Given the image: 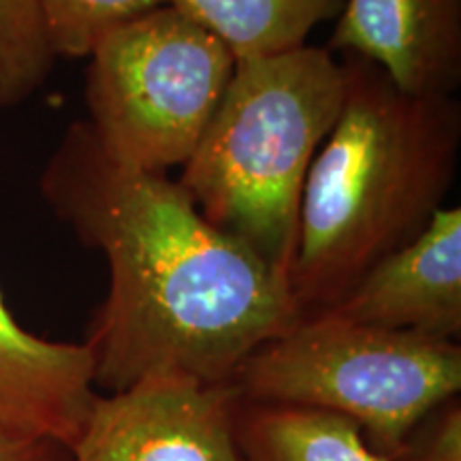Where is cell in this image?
<instances>
[{
  "instance_id": "2",
  "label": "cell",
  "mask_w": 461,
  "mask_h": 461,
  "mask_svg": "<svg viewBox=\"0 0 461 461\" xmlns=\"http://www.w3.org/2000/svg\"><path fill=\"white\" fill-rule=\"evenodd\" d=\"M346 95L310 165L288 285L303 314L333 308L380 258L428 227L461 152L455 96H412L342 54Z\"/></svg>"
},
{
  "instance_id": "1",
  "label": "cell",
  "mask_w": 461,
  "mask_h": 461,
  "mask_svg": "<svg viewBox=\"0 0 461 461\" xmlns=\"http://www.w3.org/2000/svg\"><path fill=\"white\" fill-rule=\"evenodd\" d=\"M39 186L107 261V295L84 344L109 393L149 376L230 383L303 316L285 276L205 221L167 173L113 163L86 120L68 126Z\"/></svg>"
},
{
  "instance_id": "8",
  "label": "cell",
  "mask_w": 461,
  "mask_h": 461,
  "mask_svg": "<svg viewBox=\"0 0 461 461\" xmlns=\"http://www.w3.org/2000/svg\"><path fill=\"white\" fill-rule=\"evenodd\" d=\"M327 50L374 62L412 96H455L461 0H346Z\"/></svg>"
},
{
  "instance_id": "4",
  "label": "cell",
  "mask_w": 461,
  "mask_h": 461,
  "mask_svg": "<svg viewBox=\"0 0 461 461\" xmlns=\"http://www.w3.org/2000/svg\"><path fill=\"white\" fill-rule=\"evenodd\" d=\"M230 383L244 402L353 420L367 447L393 461L420 420L457 397L461 346L321 310L255 350Z\"/></svg>"
},
{
  "instance_id": "3",
  "label": "cell",
  "mask_w": 461,
  "mask_h": 461,
  "mask_svg": "<svg viewBox=\"0 0 461 461\" xmlns=\"http://www.w3.org/2000/svg\"><path fill=\"white\" fill-rule=\"evenodd\" d=\"M346 95L342 60L302 45L235 60L180 186L205 221L288 280L310 165Z\"/></svg>"
},
{
  "instance_id": "9",
  "label": "cell",
  "mask_w": 461,
  "mask_h": 461,
  "mask_svg": "<svg viewBox=\"0 0 461 461\" xmlns=\"http://www.w3.org/2000/svg\"><path fill=\"white\" fill-rule=\"evenodd\" d=\"M96 395L88 346L34 336L0 293V429L71 447Z\"/></svg>"
},
{
  "instance_id": "11",
  "label": "cell",
  "mask_w": 461,
  "mask_h": 461,
  "mask_svg": "<svg viewBox=\"0 0 461 461\" xmlns=\"http://www.w3.org/2000/svg\"><path fill=\"white\" fill-rule=\"evenodd\" d=\"M227 45L235 60L305 45L319 24L338 20L346 0H173Z\"/></svg>"
},
{
  "instance_id": "7",
  "label": "cell",
  "mask_w": 461,
  "mask_h": 461,
  "mask_svg": "<svg viewBox=\"0 0 461 461\" xmlns=\"http://www.w3.org/2000/svg\"><path fill=\"white\" fill-rule=\"evenodd\" d=\"M327 310L361 325L457 342L461 333V207H440L417 238L380 258Z\"/></svg>"
},
{
  "instance_id": "12",
  "label": "cell",
  "mask_w": 461,
  "mask_h": 461,
  "mask_svg": "<svg viewBox=\"0 0 461 461\" xmlns=\"http://www.w3.org/2000/svg\"><path fill=\"white\" fill-rule=\"evenodd\" d=\"M54 62L37 0H0V109L31 99Z\"/></svg>"
},
{
  "instance_id": "10",
  "label": "cell",
  "mask_w": 461,
  "mask_h": 461,
  "mask_svg": "<svg viewBox=\"0 0 461 461\" xmlns=\"http://www.w3.org/2000/svg\"><path fill=\"white\" fill-rule=\"evenodd\" d=\"M235 429L246 461H384L353 420L312 408L240 400Z\"/></svg>"
},
{
  "instance_id": "5",
  "label": "cell",
  "mask_w": 461,
  "mask_h": 461,
  "mask_svg": "<svg viewBox=\"0 0 461 461\" xmlns=\"http://www.w3.org/2000/svg\"><path fill=\"white\" fill-rule=\"evenodd\" d=\"M88 58L86 124L113 163L146 173L186 165L235 68L227 45L176 5L113 28Z\"/></svg>"
},
{
  "instance_id": "14",
  "label": "cell",
  "mask_w": 461,
  "mask_h": 461,
  "mask_svg": "<svg viewBox=\"0 0 461 461\" xmlns=\"http://www.w3.org/2000/svg\"><path fill=\"white\" fill-rule=\"evenodd\" d=\"M393 461H461V406L448 400L431 411Z\"/></svg>"
},
{
  "instance_id": "13",
  "label": "cell",
  "mask_w": 461,
  "mask_h": 461,
  "mask_svg": "<svg viewBox=\"0 0 461 461\" xmlns=\"http://www.w3.org/2000/svg\"><path fill=\"white\" fill-rule=\"evenodd\" d=\"M56 58H88L113 28L173 0H37Z\"/></svg>"
},
{
  "instance_id": "15",
  "label": "cell",
  "mask_w": 461,
  "mask_h": 461,
  "mask_svg": "<svg viewBox=\"0 0 461 461\" xmlns=\"http://www.w3.org/2000/svg\"><path fill=\"white\" fill-rule=\"evenodd\" d=\"M0 461H73L71 447L51 438L17 436L0 429Z\"/></svg>"
},
{
  "instance_id": "6",
  "label": "cell",
  "mask_w": 461,
  "mask_h": 461,
  "mask_svg": "<svg viewBox=\"0 0 461 461\" xmlns=\"http://www.w3.org/2000/svg\"><path fill=\"white\" fill-rule=\"evenodd\" d=\"M233 383L149 376L118 393L96 395L71 445L73 461H246Z\"/></svg>"
}]
</instances>
